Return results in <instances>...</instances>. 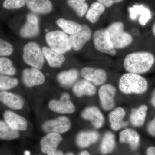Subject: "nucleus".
Masks as SVG:
<instances>
[{
	"label": "nucleus",
	"mask_w": 155,
	"mask_h": 155,
	"mask_svg": "<svg viewBox=\"0 0 155 155\" xmlns=\"http://www.w3.org/2000/svg\"><path fill=\"white\" fill-rule=\"evenodd\" d=\"M155 57L147 52L130 53L126 56L123 66L130 73L139 74L149 71L154 64Z\"/></svg>",
	"instance_id": "obj_1"
},
{
	"label": "nucleus",
	"mask_w": 155,
	"mask_h": 155,
	"mask_svg": "<svg viewBox=\"0 0 155 155\" xmlns=\"http://www.w3.org/2000/svg\"><path fill=\"white\" fill-rule=\"evenodd\" d=\"M119 87L125 94H142L147 90L148 84L146 79L141 75L128 72L120 78Z\"/></svg>",
	"instance_id": "obj_2"
},
{
	"label": "nucleus",
	"mask_w": 155,
	"mask_h": 155,
	"mask_svg": "<svg viewBox=\"0 0 155 155\" xmlns=\"http://www.w3.org/2000/svg\"><path fill=\"white\" fill-rule=\"evenodd\" d=\"M106 29L111 43L116 49L127 47L133 41L132 36L124 31L123 22H114Z\"/></svg>",
	"instance_id": "obj_3"
},
{
	"label": "nucleus",
	"mask_w": 155,
	"mask_h": 155,
	"mask_svg": "<svg viewBox=\"0 0 155 155\" xmlns=\"http://www.w3.org/2000/svg\"><path fill=\"white\" fill-rule=\"evenodd\" d=\"M22 59L27 65L39 70L44 64L43 53L39 45L35 42H29L24 45Z\"/></svg>",
	"instance_id": "obj_4"
},
{
	"label": "nucleus",
	"mask_w": 155,
	"mask_h": 155,
	"mask_svg": "<svg viewBox=\"0 0 155 155\" xmlns=\"http://www.w3.org/2000/svg\"><path fill=\"white\" fill-rule=\"evenodd\" d=\"M45 39L49 48L58 53L64 54L71 49L69 37L64 31L56 30L48 32Z\"/></svg>",
	"instance_id": "obj_5"
},
{
	"label": "nucleus",
	"mask_w": 155,
	"mask_h": 155,
	"mask_svg": "<svg viewBox=\"0 0 155 155\" xmlns=\"http://www.w3.org/2000/svg\"><path fill=\"white\" fill-rule=\"evenodd\" d=\"M93 40L95 48L99 51L112 56L116 54V49L111 43L107 29L101 28L95 31Z\"/></svg>",
	"instance_id": "obj_6"
},
{
	"label": "nucleus",
	"mask_w": 155,
	"mask_h": 155,
	"mask_svg": "<svg viewBox=\"0 0 155 155\" xmlns=\"http://www.w3.org/2000/svg\"><path fill=\"white\" fill-rule=\"evenodd\" d=\"M71 127L70 119L65 116H61L54 119L46 121L42 125V129L46 133H65Z\"/></svg>",
	"instance_id": "obj_7"
},
{
	"label": "nucleus",
	"mask_w": 155,
	"mask_h": 155,
	"mask_svg": "<svg viewBox=\"0 0 155 155\" xmlns=\"http://www.w3.org/2000/svg\"><path fill=\"white\" fill-rule=\"evenodd\" d=\"M70 95L68 93H63L60 99L50 101L49 108L53 112L58 114H72L75 110V107L70 101Z\"/></svg>",
	"instance_id": "obj_8"
},
{
	"label": "nucleus",
	"mask_w": 155,
	"mask_h": 155,
	"mask_svg": "<svg viewBox=\"0 0 155 155\" xmlns=\"http://www.w3.org/2000/svg\"><path fill=\"white\" fill-rule=\"evenodd\" d=\"M39 33V18L35 13H28L26 17V22L19 30V35L24 38H32Z\"/></svg>",
	"instance_id": "obj_9"
},
{
	"label": "nucleus",
	"mask_w": 155,
	"mask_h": 155,
	"mask_svg": "<svg viewBox=\"0 0 155 155\" xmlns=\"http://www.w3.org/2000/svg\"><path fill=\"white\" fill-rule=\"evenodd\" d=\"M116 89L110 84H105L101 86L98 91L101 105L105 111L112 110L115 107L114 98Z\"/></svg>",
	"instance_id": "obj_10"
},
{
	"label": "nucleus",
	"mask_w": 155,
	"mask_h": 155,
	"mask_svg": "<svg viewBox=\"0 0 155 155\" xmlns=\"http://www.w3.org/2000/svg\"><path fill=\"white\" fill-rule=\"evenodd\" d=\"M91 30L87 25H83L81 30L77 33L69 36V43L71 49L75 51L81 49L84 45L90 39Z\"/></svg>",
	"instance_id": "obj_11"
},
{
	"label": "nucleus",
	"mask_w": 155,
	"mask_h": 155,
	"mask_svg": "<svg viewBox=\"0 0 155 155\" xmlns=\"http://www.w3.org/2000/svg\"><path fill=\"white\" fill-rule=\"evenodd\" d=\"M22 80L26 87H32L44 83L45 77L43 73L36 68H26L22 72Z\"/></svg>",
	"instance_id": "obj_12"
},
{
	"label": "nucleus",
	"mask_w": 155,
	"mask_h": 155,
	"mask_svg": "<svg viewBox=\"0 0 155 155\" xmlns=\"http://www.w3.org/2000/svg\"><path fill=\"white\" fill-rule=\"evenodd\" d=\"M81 75L95 85L104 84L107 80V74L104 69L91 67H84L81 71Z\"/></svg>",
	"instance_id": "obj_13"
},
{
	"label": "nucleus",
	"mask_w": 155,
	"mask_h": 155,
	"mask_svg": "<svg viewBox=\"0 0 155 155\" xmlns=\"http://www.w3.org/2000/svg\"><path fill=\"white\" fill-rule=\"evenodd\" d=\"M63 140L60 134L49 133L41 138L40 141L42 152L47 155L52 154Z\"/></svg>",
	"instance_id": "obj_14"
},
{
	"label": "nucleus",
	"mask_w": 155,
	"mask_h": 155,
	"mask_svg": "<svg viewBox=\"0 0 155 155\" xmlns=\"http://www.w3.org/2000/svg\"><path fill=\"white\" fill-rule=\"evenodd\" d=\"M5 122L14 130L25 131L27 129L28 122L23 116L12 111L7 110L3 114Z\"/></svg>",
	"instance_id": "obj_15"
},
{
	"label": "nucleus",
	"mask_w": 155,
	"mask_h": 155,
	"mask_svg": "<svg viewBox=\"0 0 155 155\" xmlns=\"http://www.w3.org/2000/svg\"><path fill=\"white\" fill-rule=\"evenodd\" d=\"M81 116L83 119L91 122L92 125L97 129L101 128L104 124V117L99 109L96 107L86 108L82 111Z\"/></svg>",
	"instance_id": "obj_16"
},
{
	"label": "nucleus",
	"mask_w": 155,
	"mask_h": 155,
	"mask_svg": "<svg viewBox=\"0 0 155 155\" xmlns=\"http://www.w3.org/2000/svg\"><path fill=\"white\" fill-rule=\"evenodd\" d=\"M0 102L12 110H21L24 105L22 97L7 91H0Z\"/></svg>",
	"instance_id": "obj_17"
},
{
	"label": "nucleus",
	"mask_w": 155,
	"mask_h": 155,
	"mask_svg": "<svg viewBox=\"0 0 155 155\" xmlns=\"http://www.w3.org/2000/svg\"><path fill=\"white\" fill-rule=\"evenodd\" d=\"M125 114V110L121 107L116 108L110 113L109 119L112 130L117 131L128 125V122L123 120Z\"/></svg>",
	"instance_id": "obj_18"
},
{
	"label": "nucleus",
	"mask_w": 155,
	"mask_h": 155,
	"mask_svg": "<svg viewBox=\"0 0 155 155\" xmlns=\"http://www.w3.org/2000/svg\"><path fill=\"white\" fill-rule=\"evenodd\" d=\"M128 11L131 20H135L138 16H140L138 19L139 23L142 26L146 25L152 17L150 11L143 5H135L132 7L129 8Z\"/></svg>",
	"instance_id": "obj_19"
},
{
	"label": "nucleus",
	"mask_w": 155,
	"mask_h": 155,
	"mask_svg": "<svg viewBox=\"0 0 155 155\" xmlns=\"http://www.w3.org/2000/svg\"><path fill=\"white\" fill-rule=\"evenodd\" d=\"M97 89L95 85L86 79H82L78 81L73 87V92L75 96L78 97L84 96L94 95L96 93Z\"/></svg>",
	"instance_id": "obj_20"
},
{
	"label": "nucleus",
	"mask_w": 155,
	"mask_h": 155,
	"mask_svg": "<svg viewBox=\"0 0 155 155\" xmlns=\"http://www.w3.org/2000/svg\"><path fill=\"white\" fill-rule=\"evenodd\" d=\"M45 58L47 61L50 67L58 68L62 66L66 60L65 56L48 47H43L41 48Z\"/></svg>",
	"instance_id": "obj_21"
},
{
	"label": "nucleus",
	"mask_w": 155,
	"mask_h": 155,
	"mask_svg": "<svg viewBox=\"0 0 155 155\" xmlns=\"http://www.w3.org/2000/svg\"><path fill=\"white\" fill-rule=\"evenodd\" d=\"M26 5L31 12L36 14H49L53 9L50 0H26Z\"/></svg>",
	"instance_id": "obj_22"
},
{
	"label": "nucleus",
	"mask_w": 155,
	"mask_h": 155,
	"mask_svg": "<svg viewBox=\"0 0 155 155\" xmlns=\"http://www.w3.org/2000/svg\"><path fill=\"white\" fill-rule=\"evenodd\" d=\"M99 137V134L97 131H81L76 136L75 142L78 147L81 148H84L96 143Z\"/></svg>",
	"instance_id": "obj_23"
},
{
	"label": "nucleus",
	"mask_w": 155,
	"mask_h": 155,
	"mask_svg": "<svg viewBox=\"0 0 155 155\" xmlns=\"http://www.w3.org/2000/svg\"><path fill=\"white\" fill-rule=\"evenodd\" d=\"M119 142L121 143L129 144L132 150L138 148L140 144L139 135L135 130L131 128H126L119 133Z\"/></svg>",
	"instance_id": "obj_24"
},
{
	"label": "nucleus",
	"mask_w": 155,
	"mask_h": 155,
	"mask_svg": "<svg viewBox=\"0 0 155 155\" xmlns=\"http://www.w3.org/2000/svg\"><path fill=\"white\" fill-rule=\"evenodd\" d=\"M147 106L143 105L137 109L131 110L130 115L131 124L134 127H140L144 124L146 118Z\"/></svg>",
	"instance_id": "obj_25"
},
{
	"label": "nucleus",
	"mask_w": 155,
	"mask_h": 155,
	"mask_svg": "<svg viewBox=\"0 0 155 155\" xmlns=\"http://www.w3.org/2000/svg\"><path fill=\"white\" fill-rule=\"evenodd\" d=\"M78 76L79 72L77 69H72L58 73L57 79L59 83L62 86L70 87L76 81Z\"/></svg>",
	"instance_id": "obj_26"
},
{
	"label": "nucleus",
	"mask_w": 155,
	"mask_h": 155,
	"mask_svg": "<svg viewBox=\"0 0 155 155\" xmlns=\"http://www.w3.org/2000/svg\"><path fill=\"white\" fill-rule=\"evenodd\" d=\"M116 137L114 134L107 131L105 134L100 145V151L102 154L105 155L110 153L116 147Z\"/></svg>",
	"instance_id": "obj_27"
},
{
	"label": "nucleus",
	"mask_w": 155,
	"mask_h": 155,
	"mask_svg": "<svg viewBox=\"0 0 155 155\" xmlns=\"http://www.w3.org/2000/svg\"><path fill=\"white\" fill-rule=\"evenodd\" d=\"M105 10V7L99 2L92 3L87 12L86 18L92 23H96Z\"/></svg>",
	"instance_id": "obj_28"
},
{
	"label": "nucleus",
	"mask_w": 155,
	"mask_h": 155,
	"mask_svg": "<svg viewBox=\"0 0 155 155\" xmlns=\"http://www.w3.org/2000/svg\"><path fill=\"white\" fill-rule=\"evenodd\" d=\"M57 24L64 32L70 35L77 33L82 28V25L79 23L63 18L58 19L57 21Z\"/></svg>",
	"instance_id": "obj_29"
},
{
	"label": "nucleus",
	"mask_w": 155,
	"mask_h": 155,
	"mask_svg": "<svg viewBox=\"0 0 155 155\" xmlns=\"http://www.w3.org/2000/svg\"><path fill=\"white\" fill-rule=\"evenodd\" d=\"M19 131L14 130L5 121L0 120V139L5 140H13L19 138Z\"/></svg>",
	"instance_id": "obj_30"
},
{
	"label": "nucleus",
	"mask_w": 155,
	"mask_h": 155,
	"mask_svg": "<svg viewBox=\"0 0 155 155\" xmlns=\"http://www.w3.org/2000/svg\"><path fill=\"white\" fill-rule=\"evenodd\" d=\"M17 70L11 59L6 57H0V74L13 76Z\"/></svg>",
	"instance_id": "obj_31"
},
{
	"label": "nucleus",
	"mask_w": 155,
	"mask_h": 155,
	"mask_svg": "<svg viewBox=\"0 0 155 155\" xmlns=\"http://www.w3.org/2000/svg\"><path fill=\"white\" fill-rule=\"evenodd\" d=\"M67 4L80 17H84L88 11V5L85 0H67Z\"/></svg>",
	"instance_id": "obj_32"
},
{
	"label": "nucleus",
	"mask_w": 155,
	"mask_h": 155,
	"mask_svg": "<svg viewBox=\"0 0 155 155\" xmlns=\"http://www.w3.org/2000/svg\"><path fill=\"white\" fill-rule=\"evenodd\" d=\"M19 81L16 78L0 74V91H8L17 87Z\"/></svg>",
	"instance_id": "obj_33"
},
{
	"label": "nucleus",
	"mask_w": 155,
	"mask_h": 155,
	"mask_svg": "<svg viewBox=\"0 0 155 155\" xmlns=\"http://www.w3.org/2000/svg\"><path fill=\"white\" fill-rule=\"evenodd\" d=\"M14 47L11 43L0 38V57H8L14 52Z\"/></svg>",
	"instance_id": "obj_34"
},
{
	"label": "nucleus",
	"mask_w": 155,
	"mask_h": 155,
	"mask_svg": "<svg viewBox=\"0 0 155 155\" xmlns=\"http://www.w3.org/2000/svg\"><path fill=\"white\" fill-rule=\"evenodd\" d=\"M26 2V0H5L2 5L6 10H16L25 6Z\"/></svg>",
	"instance_id": "obj_35"
},
{
	"label": "nucleus",
	"mask_w": 155,
	"mask_h": 155,
	"mask_svg": "<svg viewBox=\"0 0 155 155\" xmlns=\"http://www.w3.org/2000/svg\"><path fill=\"white\" fill-rule=\"evenodd\" d=\"M147 130L150 135L155 137V117L149 123Z\"/></svg>",
	"instance_id": "obj_36"
},
{
	"label": "nucleus",
	"mask_w": 155,
	"mask_h": 155,
	"mask_svg": "<svg viewBox=\"0 0 155 155\" xmlns=\"http://www.w3.org/2000/svg\"><path fill=\"white\" fill-rule=\"evenodd\" d=\"M98 2L103 4L105 7L109 8L116 3L121 2L124 0H97Z\"/></svg>",
	"instance_id": "obj_37"
},
{
	"label": "nucleus",
	"mask_w": 155,
	"mask_h": 155,
	"mask_svg": "<svg viewBox=\"0 0 155 155\" xmlns=\"http://www.w3.org/2000/svg\"><path fill=\"white\" fill-rule=\"evenodd\" d=\"M147 155H155V147L151 146L147 150Z\"/></svg>",
	"instance_id": "obj_38"
},
{
	"label": "nucleus",
	"mask_w": 155,
	"mask_h": 155,
	"mask_svg": "<svg viewBox=\"0 0 155 155\" xmlns=\"http://www.w3.org/2000/svg\"><path fill=\"white\" fill-rule=\"evenodd\" d=\"M151 103L152 105L155 107V89L154 90L152 94Z\"/></svg>",
	"instance_id": "obj_39"
},
{
	"label": "nucleus",
	"mask_w": 155,
	"mask_h": 155,
	"mask_svg": "<svg viewBox=\"0 0 155 155\" xmlns=\"http://www.w3.org/2000/svg\"><path fill=\"white\" fill-rule=\"evenodd\" d=\"M50 155H64V154L61 151L57 150L54 153Z\"/></svg>",
	"instance_id": "obj_40"
},
{
	"label": "nucleus",
	"mask_w": 155,
	"mask_h": 155,
	"mask_svg": "<svg viewBox=\"0 0 155 155\" xmlns=\"http://www.w3.org/2000/svg\"><path fill=\"white\" fill-rule=\"evenodd\" d=\"M79 155H90V154L87 151L84 150L81 152Z\"/></svg>",
	"instance_id": "obj_41"
},
{
	"label": "nucleus",
	"mask_w": 155,
	"mask_h": 155,
	"mask_svg": "<svg viewBox=\"0 0 155 155\" xmlns=\"http://www.w3.org/2000/svg\"><path fill=\"white\" fill-rule=\"evenodd\" d=\"M152 31L153 32V34L155 36V23L153 25L152 27Z\"/></svg>",
	"instance_id": "obj_42"
},
{
	"label": "nucleus",
	"mask_w": 155,
	"mask_h": 155,
	"mask_svg": "<svg viewBox=\"0 0 155 155\" xmlns=\"http://www.w3.org/2000/svg\"><path fill=\"white\" fill-rule=\"evenodd\" d=\"M24 154L25 155H30V153L28 151H26L24 152Z\"/></svg>",
	"instance_id": "obj_43"
},
{
	"label": "nucleus",
	"mask_w": 155,
	"mask_h": 155,
	"mask_svg": "<svg viewBox=\"0 0 155 155\" xmlns=\"http://www.w3.org/2000/svg\"><path fill=\"white\" fill-rule=\"evenodd\" d=\"M65 155H75L73 153H68L67 154H66Z\"/></svg>",
	"instance_id": "obj_44"
}]
</instances>
